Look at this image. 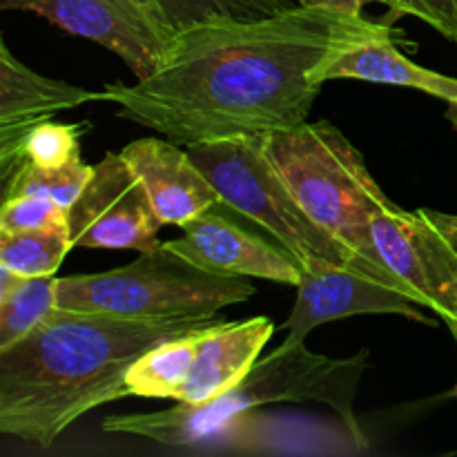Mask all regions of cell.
<instances>
[{"mask_svg":"<svg viewBox=\"0 0 457 457\" xmlns=\"http://www.w3.org/2000/svg\"><path fill=\"white\" fill-rule=\"evenodd\" d=\"M409 43L386 21L293 4L263 18H221L174 34L147 79L105 83L116 116L179 145L262 137L306 123L326 71L370 40Z\"/></svg>","mask_w":457,"mask_h":457,"instance_id":"obj_1","label":"cell"},{"mask_svg":"<svg viewBox=\"0 0 457 457\" xmlns=\"http://www.w3.org/2000/svg\"><path fill=\"white\" fill-rule=\"evenodd\" d=\"M219 320V312L129 320L56 308L0 351V433L49 449L85 413L123 400L125 373L143 353Z\"/></svg>","mask_w":457,"mask_h":457,"instance_id":"obj_2","label":"cell"},{"mask_svg":"<svg viewBox=\"0 0 457 457\" xmlns=\"http://www.w3.org/2000/svg\"><path fill=\"white\" fill-rule=\"evenodd\" d=\"M370 353L353 357H326L306 348V342L281 344L263 360L254 361L241 382L205 404L177 402L154 413L110 415L103 422L107 433H128L165 446L201 449L208 437L232 415L268 404L317 402L333 411L348 431L369 446L355 415V397Z\"/></svg>","mask_w":457,"mask_h":457,"instance_id":"obj_3","label":"cell"},{"mask_svg":"<svg viewBox=\"0 0 457 457\" xmlns=\"http://www.w3.org/2000/svg\"><path fill=\"white\" fill-rule=\"evenodd\" d=\"M262 138L268 159L308 217L400 286L375 253L370 232L373 219L395 204L384 195L361 152L342 129L330 120H306L272 129Z\"/></svg>","mask_w":457,"mask_h":457,"instance_id":"obj_4","label":"cell"},{"mask_svg":"<svg viewBox=\"0 0 457 457\" xmlns=\"http://www.w3.org/2000/svg\"><path fill=\"white\" fill-rule=\"evenodd\" d=\"M192 161L208 177L223 204L257 223L281 248L288 250L303 272L335 266L357 268L379 281L400 286L364 257L317 226L299 205L290 187L268 159L262 137H237L187 145Z\"/></svg>","mask_w":457,"mask_h":457,"instance_id":"obj_5","label":"cell"},{"mask_svg":"<svg viewBox=\"0 0 457 457\" xmlns=\"http://www.w3.org/2000/svg\"><path fill=\"white\" fill-rule=\"evenodd\" d=\"M257 293L245 277L204 270L163 244L128 266L96 275L58 277V308L129 320L208 317Z\"/></svg>","mask_w":457,"mask_h":457,"instance_id":"obj_6","label":"cell"},{"mask_svg":"<svg viewBox=\"0 0 457 457\" xmlns=\"http://www.w3.org/2000/svg\"><path fill=\"white\" fill-rule=\"evenodd\" d=\"M373 245L411 302L442 321L457 302V214L391 205L373 219Z\"/></svg>","mask_w":457,"mask_h":457,"instance_id":"obj_7","label":"cell"},{"mask_svg":"<svg viewBox=\"0 0 457 457\" xmlns=\"http://www.w3.org/2000/svg\"><path fill=\"white\" fill-rule=\"evenodd\" d=\"M163 221L123 154L107 152L70 208L74 248L154 250Z\"/></svg>","mask_w":457,"mask_h":457,"instance_id":"obj_8","label":"cell"},{"mask_svg":"<svg viewBox=\"0 0 457 457\" xmlns=\"http://www.w3.org/2000/svg\"><path fill=\"white\" fill-rule=\"evenodd\" d=\"M114 52L137 80L154 74L174 36L138 0H0Z\"/></svg>","mask_w":457,"mask_h":457,"instance_id":"obj_9","label":"cell"},{"mask_svg":"<svg viewBox=\"0 0 457 457\" xmlns=\"http://www.w3.org/2000/svg\"><path fill=\"white\" fill-rule=\"evenodd\" d=\"M232 214L235 208L219 201L186 223L179 239L163 241V248L217 275L299 286L303 270L293 254L275 239L268 241L244 228Z\"/></svg>","mask_w":457,"mask_h":457,"instance_id":"obj_10","label":"cell"},{"mask_svg":"<svg viewBox=\"0 0 457 457\" xmlns=\"http://www.w3.org/2000/svg\"><path fill=\"white\" fill-rule=\"evenodd\" d=\"M353 315H400L420 324H436L395 286L357 268L328 263L320 270L303 272L297 286V302L284 324L288 330L286 344L306 342L320 324Z\"/></svg>","mask_w":457,"mask_h":457,"instance_id":"obj_11","label":"cell"},{"mask_svg":"<svg viewBox=\"0 0 457 457\" xmlns=\"http://www.w3.org/2000/svg\"><path fill=\"white\" fill-rule=\"evenodd\" d=\"M89 101L101 94L29 70L0 40V179L21 168V145L36 125Z\"/></svg>","mask_w":457,"mask_h":457,"instance_id":"obj_12","label":"cell"},{"mask_svg":"<svg viewBox=\"0 0 457 457\" xmlns=\"http://www.w3.org/2000/svg\"><path fill=\"white\" fill-rule=\"evenodd\" d=\"M204 451L253 455H344L366 449L346 424L263 415L257 409L232 415L208 437Z\"/></svg>","mask_w":457,"mask_h":457,"instance_id":"obj_13","label":"cell"},{"mask_svg":"<svg viewBox=\"0 0 457 457\" xmlns=\"http://www.w3.org/2000/svg\"><path fill=\"white\" fill-rule=\"evenodd\" d=\"M120 154L143 181L163 226L183 228L221 201L190 152L170 138H138Z\"/></svg>","mask_w":457,"mask_h":457,"instance_id":"obj_14","label":"cell"},{"mask_svg":"<svg viewBox=\"0 0 457 457\" xmlns=\"http://www.w3.org/2000/svg\"><path fill=\"white\" fill-rule=\"evenodd\" d=\"M275 335L270 317L245 321H217L204 333L192 373L177 402L205 404L230 391L248 375L259 353Z\"/></svg>","mask_w":457,"mask_h":457,"instance_id":"obj_15","label":"cell"},{"mask_svg":"<svg viewBox=\"0 0 457 457\" xmlns=\"http://www.w3.org/2000/svg\"><path fill=\"white\" fill-rule=\"evenodd\" d=\"M397 40L382 38L370 40L360 47L348 49L337 58L326 71L328 80H361V83L395 85V87L420 89L424 94L440 98V101H455L457 79L440 74L436 70L418 65L397 49Z\"/></svg>","mask_w":457,"mask_h":457,"instance_id":"obj_16","label":"cell"},{"mask_svg":"<svg viewBox=\"0 0 457 457\" xmlns=\"http://www.w3.org/2000/svg\"><path fill=\"white\" fill-rule=\"evenodd\" d=\"M210 326L192 330V333L181 335V337L163 339L147 353H143L125 373L123 397L138 395L177 402L192 373V364H195L196 353H199L201 337H204Z\"/></svg>","mask_w":457,"mask_h":457,"instance_id":"obj_17","label":"cell"},{"mask_svg":"<svg viewBox=\"0 0 457 457\" xmlns=\"http://www.w3.org/2000/svg\"><path fill=\"white\" fill-rule=\"evenodd\" d=\"M58 277H22L0 266V351L38 328L58 308Z\"/></svg>","mask_w":457,"mask_h":457,"instance_id":"obj_18","label":"cell"},{"mask_svg":"<svg viewBox=\"0 0 457 457\" xmlns=\"http://www.w3.org/2000/svg\"><path fill=\"white\" fill-rule=\"evenodd\" d=\"M170 34L201 25V22L221 21V18H263L286 9V0H138Z\"/></svg>","mask_w":457,"mask_h":457,"instance_id":"obj_19","label":"cell"},{"mask_svg":"<svg viewBox=\"0 0 457 457\" xmlns=\"http://www.w3.org/2000/svg\"><path fill=\"white\" fill-rule=\"evenodd\" d=\"M71 244L70 228L49 230H0V266L22 277L56 275Z\"/></svg>","mask_w":457,"mask_h":457,"instance_id":"obj_20","label":"cell"},{"mask_svg":"<svg viewBox=\"0 0 457 457\" xmlns=\"http://www.w3.org/2000/svg\"><path fill=\"white\" fill-rule=\"evenodd\" d=\"M94 174V165H85L76 159L62 168L43 170L31 163H22L16 172L3 181V201L12 196H47L62 208L70 210L79 199L83 187Z\"/></svg>","mask_w":457,"mask_h":457,"instance_id":"obj_21","label":"cell"},{"mask_svg":"<svg viewBox=\"0 0 457 457\" xmlns=\"http://www.w3.org/2000/svg\"><path fill=\"white\" fill-rule=\"evenodd\" d=\"M89 129V123H56L43 120L25 137L21 145V161L36 168L54 170L80 159V137Z\"/></svg>","mask_w":457,"mask_h":457,"instance_id":"obj_22","label":"cell"},{"mask_svg":"<svg viewBox=\"0 0 457 457\" xmlns=\"http://www.w3.org/2000/svg\"><path fill=\"white\" fill-rule=\"evenodd\" d=\"M70 228V210L47 196H12L0 208V230H49Z\"/></svg>","mask_w":457,"mask_h":457,"instance_id":"obj_23","label":"cell"},{"mask_svg":"<svg viewBox=\"0 0 457 457\" xmlns=\"http://www.w3.org/2000/svg\"><path fill=\"white\" fill-rule=\"evenodd\" d=\"M404 16L420 18L431 29L457 45V0H391L386 22H395Z\"/></svg>","mask_w":457,"mask_h":457,"instance_id":"obj_24","label":"cell"},{"mask_svg":"<svg viewBox=\"0 0 457 457\" xmlns=\"http://www.w3.org/2000/svg\"><path fill=\"white\" fill-rule=\"evenodd\" d=\"M295 4H303V7H326V9H337V12L355 13V16H361L364 7L378 3L384 4L388 9V3L391 0H293Z\"/></svg>","mask_w":457,"mask_h":457,"instance_id":"obj_25","label":"cell"},{"mask_svg":"<svg viewBox=\"0 0 457 457\" xmlns=\"http://www.w3.org/2000/svg\"><path fill=\"white\" fill-rule=\"evenodd\" d=\"M445 324H446V328L451 330V335H453V339H455V344H457V302H455V312H453V315L449 317V320L445 321ZM453 395L457 397V386H455Z\"/></svg>","mask_w":457,"mask_h":457,"instance_id":"obj_26","label":"cell"},{"mask_svg":"<svg viewBox=\"0 0 457 457\" xmlns=\"http://www.w3.org/2000/svg\"><path fill=\"white\" fill-rule=\"evenodd\" d=\"M446 119H449V123L457 129V98L446 105Z\"/></svg>","mask_w":457,"mask_h":457,"instance_id":"obj_27","label":"cell"}]
</instances>
